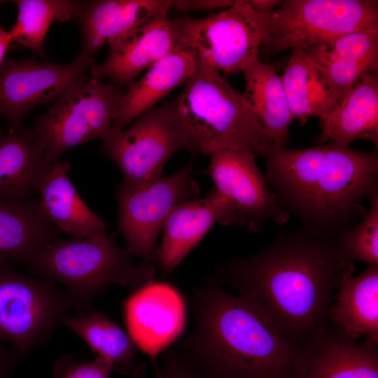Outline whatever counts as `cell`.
<instances>
[{
    "label": "cell",
    "mask_w": 378,
    "mask_h": 378,
    "mask_svg": "<svg viewBox=\"0 0 378 378\" xmlns=\"http://www.w3.org/2000/svg\"><path fill=\"white\" fill-rule=\"evenodd\" d=\"M61 232L40 200L0 197V260L29 261Z\"/></svg>",
    "instance_id": "24"
},
{
    "label": "cell",
    "mask_w": 378,
    "mask_h": 378,
    "mask_svg": "<svg viewBox=\"0 0 378 378\" xmlns=\"http://www.w3.org/2000/svg\"><path fill=\"white\" fill-rule=\"evenodd\" d=\"M123 312L128 335L153 362L183 333L186 323L183 296L173 286L155 280L127 298Z\"/></svg>",
    "instance_id": "14"
},
{
    "label": "cell",
    "mask_w": 378,
    "mask_h": 378,
    "mask_svg": "<svg viewBox=\"0 0 378 378\" xmlns=\"http://www.w3.org/2000/svg\"><path fill=\"white\" fill-rule=\"evenodd\" d=\"M252 8L261 13H267L277 7L280 4L279 0H249Z\"/></svg>",
    "instance_id": "35"
},
{
    "label": "cell",
    "mask_w": 378,
    "mask_h": 378,
    "mask_svg": "<svg viewBox=\"0 0 378 378\" xmlns=\"http://www.w3.org/2000/svg\"><path fill=\"white\" fill-rule=\"evenodd\" d=\"M133 258L103 230L83 239L56 238L29 262L35 274L64 284L72 307L86 311L110 286L137 288L155 280L154 265L136 263Z\"/></svg>",
    "instance_id": "5"
},
{
    "label": "cell",
    "mask_w": 378,
    "mask_h": 378,
    "mask_svg": "<svg viewBox=\"0 0 378 378\" xmlns=\"http://www.w3.org/2000/svg\"><path fill=\"white\" fill-rule=\"evenodd\" d=\"M192 309L195 328L178 351L207 378H293L301 349L251 300L214 278L195 290Z\"/></svg>",
    "instance_id": "3"
},
{
    "label": "cell",
    "mask_w": 378,
    "mask_h": 378,
    "mask_svg": "<svg viewBox=\"0 0 378 378\" xmlns=\"http://www.w3.org/2000/svg\"><path fill=\"white\" fill-rule=\"evenodd\" d=\"M369 201L370 208L363 218L335 236L346 261L358 260L369 265H378V194Z\"/></svg>",
    "instance_id": "30"
},
{
    "label": "cell",
    "mask_w": 378,
    "mask_h": 378,
    "mask_svg": "<svg viewBox=\"0 0 378 378\" xmlns=\"http://www.w3.org/2000/svg\"><path fill=\"white\" fill-rule=\"evenodd\" d=\"M71 307L52 281L24 276L0 260V341L11 344L18 362L48 340Z\"/></svg>",
    "instance_id": "9"
},
{
    "label": "cell",
    "mask_w": 378,
    "mask_h": 378,
    "mask_svg": "<svg viewBox=\"0 0 378 378\" xmlns=\"http://www.w3.org/2000/svg\"><path fill=\"white\" fill-rule=\"evenodd\" d=\"M1 136V131H0V136Z\"/></svg>",
    "instance_id": "38"
},
{
    "label": "cell",
    "mask_w": 378,
    "mask_h": 378,
    "mask_svg": "<svg viewBox=\"0 0 378 378\" xmlns=\"http://www.w3.org/2000/svg\"><path fill=\"white\" fill-rule=\"evenodd\" d=\"M293 120L304 125L307 118L326 115L335 105L309 57L301 49L291 50L281 76Z\"/></svg>",
    "instance_id": "28"
},
{
    "label": "cell",
    "mask_w": 378,
    "mask_h": 378,
    "mask_svg": "<svg viewBox=\"0 0 378 378\" xmlns=\"http://www.w3.org/2000/svg\"><path fill=\"white\" fill-rule=\"evenodd\" d=\"M234 3V0H171V9L216 13L228 8Z\"/></svg>",
    "instance_id": "33"
},
{
    "label": "cell",
    "mask_w": 378,
    "mask_h": 378,
    "mask_svg": "<svg viewBox=\"0 0 378 378\" xmlns=\"http://www.w3.org/2000/svg\"><path fill=\"white\" fill-rule=\"evenodd\" d=\"M156 108L177 134L181 148L191 153L234 149L264 158L276 149L242 94L199 57L181 92Z\"/></svg>",
    "instance_id": "4"
},
{
    "label": "cell",
    "mask_w": 378,
    "mask_h": 378,
    "mask_svg": "<svg viewBox=\"0 0 378 378\" xmlns=\"http://www.w3.org/2000/svg\"><path fill=\"white\" fill-rule=\"evenodd\" d=\"M209 155L207 172L214 190L230 204V224L246 225L257 232L267 220L279 225L287 223L290 214L271 191L256 164V155L234 149H221Z\"/></svg>",
    "instance_id": "11"
},
{
    "label": "cell",
    "mask_w": 378,
    "mask_h": 378,
    "mask_svg": "<svg viewBox=\"0 0 378 378\" xmlns=\"http://www.w3.org/2000/svg\"><path fill=\"white\" fill-rule=\"evenodd\" d=\"M102 148L120 169L122 183L138 185L161 177L165 164L181 146L174 130L153 107L102 141Z\"/></svg>",
    "instance_id": "13"
},
{
    "label": "cell",
    "mask_w": 378,
    "mask_h": 378,
    "mask_svg": "<svg viewBox=\"0 0 378 378\" xmlns=\"http://www.w3.org/2000/svg\"><path fill=\"white\" fill-rule=\"evenodd\" d=\"M302 50L336 106L363 76L378 71V27Z\"/></svg>",
    "instance_id": "17"
},
{
    "label": "cell",
    "mask_w": 378,
    "mask_h": 378,
    "mask_svg": "<svg viewBox=\"0 0 378 378\" xmlns=\"http://www.w3.org/2000/svg\"><path fill=\"white\" fill-rule=\"evenodd\" d=\"M69 164L55 162L39 188L42 208L62 232L83 239L106 230V224L83 201L68 176Z\"/></svg>",
    "instance_id": "25"
},
{
    "label": "cell",
    "mask_w": 378,
    "mask_h": 378,
    "mask_svg": "<svg viewBox=\"0 0 378 378\" xmlns=\"http://www.w3.org/2000/svg\"><path fill=\"white\" fill-rule=\"evenodd\" d=\"M198 56L191 49H177L150 66L144 76L125 90L115 118V132L155 107L194 73Z\"/></svg>",
    "instance_id": "23"
},
{
    "label": "cell",
    "mask_w": 378,
    "mask_h": 378,
    "mask_svg": "<svg viewBox=\"0 0 378 378\" xmlns=\"http://www.w3.org/2000/svg\"><path fill=\"white\" fill-rule=\"evenodd\" d=\"M133 378H145V365L141 364L132 373Z\"/></svg>",
    "instance_id": "37"
},
{
    "label": "cell",
    "mask_w": 378,
    "mask_h": 378,
    "mask_svg": "<svg viewBox=\"0 0 378 378\" xmlns=\"http://www.w3.org/2000/svg\"><path fill=\"white\" fill-rule=\"evenodd\" d=\"M293 378H378V342L353 340L330 324L301 349Z\"/></svg>",
    "instance_id": "16"
},
{
    "label": "cell",
    "mask_w": 378,
    "mask_h": 378,
    "mask_svg": "<svg viewBox=\"0 0 378 378\" xmlns=\"http://www.w3.org/2000/svg\"><path fill=\"white\" fill-rule=\"evenodd\" d=\"M15 24L9 31L12 41L29 48L34 55H45L43 42L54 21L64 22L76 18L78 1L67 0H15Z\"/></svg>",
    "instance_id": "29"
},
{
    "label": "cell",
    "mask_w": 378,
    "mask_h": 378,
    "mask_svg": "<svg viewBox=\"0 0 378 378\" xmlns=\"http://www.w3.org/2000/svg\"><path fill=\"white\" fill-rule=\"evenodd\" d=\"M180 48L227 75L241 71L258 59L267 34L265 13L254 10L249 0H235L228 8L201 18L172 19Z\"/></svg>",
    "instance_id": "8"
},
{
    "label": "cell",
    "mask_w": 378,
    "mask_h": 378,
    "mask_svg": "<svg viewBox=\"0 0 378 378\" xmlns=\"http://www.w3.org/2000/svg\"><path fill=\"white\" fill-rule=\"evenodd\" d=\"M113 371L110 362L97 357L91 362H78L72 356H64L54 368L57 378H109Z\"/></svg>",
    "instance_id": "31"
},
{
    "label": "cell",
    "mask_w": 378,
    "mask_h": 378,
    "mask_svg": "<svg viewBox=\"0 0 378 378\" xmlns=\"http://www.w3.org/2000/svg\"><path fill=\"white\" fill-rule=\"evenodd\" d=\"M156 378H207L178 351L169 350L163 356V365L156 370Z\"/></svg>",
    "instance_id": "32"
},
{
    "label": "cell",
    "mask_w": 378,
    "mask_h": 378,
    "mask_svg": "<svg viewBox=\"0 0 378 378\" xmlns=\"http://www.w3.org/2000/svg\"><path fill=\"white\" fill-rule=\"evenodd\" d=\"M17 363L13 352H8L0 344V378L4 377Z\"/></svg>",
    "instance_id": "34"
},
{
    "label": "cell",
    "mask_w": 378,
    "mask_h": 378,
    "mask_svg": "<svg viewBox=\"0 0 378 378\" xmlns=\"http://www.w3.org/2000/svg\"><path fill=\"white\" fill-rule=\"evenodd\" d=\"M200 196L192 161L176 173L150 183H122L116 192L118 228L125 240L126 250L133 257L154 262L157 239L172 210Z\"/></svg>",
    "instance_id": "10"
},
{
    "label": "cell",
    "mask_w": 378,
    "mask_h": 378,
    "mask_svg": "<svg viewBox=\"0 0 378 378\" xmlns=\"http://www.w3.org/2000/svg\"><path fill=\"white\" fill-rule=\"evenodd\" d=\"M171 0L78 1L75 20L80 27V53L93 57L106 44L121 38L151 18L168 13Z\"/></svg>",
    "instance_id": "19"
},
{
    "label": "cell",
    "mask_w": 378,
    "mask_h": 378,
    "mask_svg": "<svg viewBox=\"0 0 378 378\" xmlns=\"http://www.w3.org/2000/svg\"><path fill=\"white\" fill-rule=\"evenodd\" d=\"M80 336L95 354L110 362L122 374L135 370L136 345L130 336L104 314L64 315L60 321Z\"/></svg>",
    "instance_id": "27"
},
{
    "label": "cell",
    "mask_w": 378,
    "mask_h": 378,
    "mask_svg": "<svg viewBox=\"0 0 378 378\" xmlns=\"http://www.w3.org/2000/svg\"><path fill=\"white\" fill-rule=\"evenodd\" d=\"M241 72L244 98L273 140L276 149L285 148L293 120L281 78L274 66L255 59Z\"/></svg>",
    "instance_id": "26"
},
{
    "label": "cell",
    "mask_w": 378,
    "mask_h": 378,
    "mask_svg": "<svg viewBox=\"0 0 378 378\" xmlns=\"http://www.w3.org/2000/svg\"><path fill=\"white\" fill-rule=\"evenodd\" d=\"M264 158L279 204L315 237L336 235L358 223L366 213L359 203L378 194L375 148L363 152L331 141L276 149Z\"/></svg>",
    "instance_id": "2"
},
{
    "label": "cell",
    "mask_w": 378,
    "mask_h": 378,
    "mask_svg": "<svg viewBox=\"0 0 378 378\" xmlns=\"http://www.w3.org/2000/svg\"><path fill=\"white\" fill-rule=\"evenodd\" d=\"M228 202L214 189L207 196L180 203L162 227V241L154 262L162 274H172L217 222L230 224Z\"/></svg>",
    "instance_id": "18"
},
{
    "label": "cell",
    "mask_w": 378,
    "mask_h": 378,
    "mask_svg": "<svg viewBox=\"0 0 378 378\" xmlns=\"http://www.w3.org/2000/svg\"><path fill=\"white\" fill-rule=\"evenodd\" d=\"M109 46L105 61L93 64L90 75L127 88L146 68L180 49L168 13L160 14Z\"/></svg>",
    "instance_id": "15"
},
{
    "label": "cell",
    "mask_w": 378,
    "mask_h": 378,
    "mask_svg": "<svg viewBox=\"0 0 378 378\" xmlns=\"http://www.w3.org/2000/svg\"><path fill=\"white\" fill-rule=\"evenodd\" d=\"M351 262L342 275L331 305L330 323L353 340L378 342V265L353 275Z\"/></svg>",
    "instance_id": "20"
},
{
    "label": "cell",
    "mask_w": 378,
    "mask_h": 378,
    "mask_svg": "<svg viewBox=\"0 0 378 378\" xmlns=\"http://www.w3.org/2000/svg\"><path fill=\"white\" fill-rule=\"evenodd\" d=\"M336 236L281 232L265 248L229 260L217 280L254 302L302 349L330 323L335 292L349 265Z\"/></svg>",
    "instance_id": "1"
},
{
    "label": "cell",
    "mask_w": 378,
    "mask_h": 378,
    "mask_svg": "<svg viewBox=\"0 0 378 378\" xmlns=\"http://www.w3.org/2000/svg\"><path fill=\"white\" fill-rule=\"evenodd\" d=\"M265 15L267 34L261 46L272 53L307 50L378 27V1L284 0Z\"/></svg>",
    "instance_id": "6"
},
{
    "label": "cell",
    "mask_w": 378,
    "mask_h": 378,
    "mask_svg": "<svg viewBox=\"0 0 378 378\" xmlns=\"http://www.w3.org/2000/svg\"><path fill=\"white\" fill-rule=\"evenodd\" d=\"M52 164L34 129H10L0 136V197L29 198L38 192Z\"/></svg>",
    "instance_id": "22"
},
{
    "label": "cell",
    "mask_w": 378,
    "mask_h": 378,
    "mask_svg": "<svg viewBox=\"0 0 378 378\" xmlns=\"http://www.w3.org/2000/svg\"><path fill=\"white\" fill-rule=\"evenodd\" d=\"M125 92L89 75L50 104L33 128L47 160L54 164L66 150L113 134Z\"/></svg>",
    "instance_id": "7"
},
{
    "label": "cell",
    "mask_w": 378,
    "mask_h": 378,
    "mask_svg": "<svg viewBox=\"0 0 378 378\" xmlns=\"http://www.w3.org/2000/svg\"><path fill=\"white\" fill-rule=\"evenodd\" d=\"M318 144L349 145L358 139L378 146V71L363 76L341 101L320 118Z\"/></svg>",
    "instance_id": "21"
},
{
    "label": "cell",
    "mask_w": 378,
    "mask_h": 378,
    "mask_svg": "<svg viewBox=\"0 0 378 378\" xmlns=\"http://www.w3.org/2000/svg\"><path fill=\"white\" fill-rule=\"evenodd\" d=\"M3 1H0V4ZM13 43L9 31L5 30L0 26V69L5 59V55L10 43Z\"/></svg>",
    "instance_id": "36"
},
{
    "label": "cell",
    "mask_w": 378,
    "mask_h": 378,
    "mask_svg": "<svg viewBox=\"0 0 378 378\" xmlns=\"http://www.w3.org/2000/svg\"><path fill=\"white\" fill-rule=\"evenodd\" d=\"M93 62V57L82 53L66 64L5 58L0 69V116L7 119L10 129L22 125L36 106L52 104L88 76Z\"/></svg>",
    "instance_id": "12"
}]
</instances>
